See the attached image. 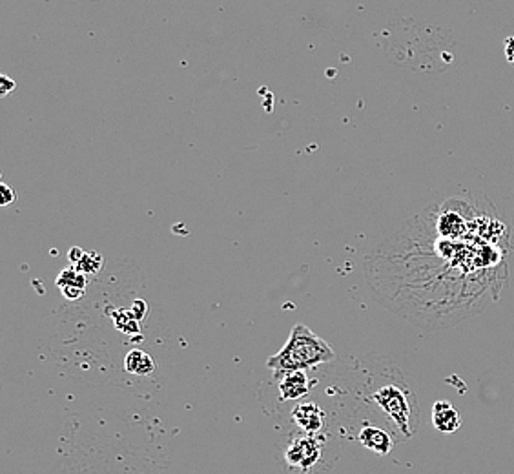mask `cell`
<instances>
[{
	"instance_id": "obj_1",
	"label": "cell",
	"mask_w": 514,
	"mask_h": 474,
	"mask_svg": "<svg viewBox=\"0 0 514 474\" xmlns=\"http://www.w3.org/2000/svg\"><path fill=\"white\" fill-rule=\"evenodd\" d=\"M334 359L336 352L325 339L314 334L309 326L296 325L283 349L268 358L267 367L276 374L287 371H310Z\"/></svg>"
},
{
	"instance_id": "obj_2",
	"label": "cell",
	"mask_w": 514,
	"mask_h": 474,
	"mask_svg": "<svg viewBox=\"0 0 514 474\" xmlns=\"http://www.w3.org/2000/svg\"><path fill=\"white\" fill-rule=\"evenodd\" d=\"M366 401L374 405L389 425L401 438H411L418 429V403L414 392L407 387L404 379H389L374 385L366 394Z\"/></svg>"
},
{
	"instance_id": "obj_3",
	"label": "cell",
	"mask_w": 514,
	"mask_h": 474,
	"mask_svg": "<svg viewBox=\"0 0 514 474\" xmlns=\"http://www.w3.org/2000/svg\"><path fill=\"white\" fill-rule=\"evenodd\" d=\"M288 474H325L336 462V450L329 434L294 431L283 450Z\"/></svg>"
},
{
	"instance_id": "obj_4",
	"label": "cell",
	"mask_w": 514,
	"mask_h": 474,
	"mask_svg": "<svg viewBox=\"0 0 514 474\" xmlns=\"http://www.w3.org/2000/svg\"><path fill=\"white\" fill-rule=\"evenodd\" d=\"M294 429L307 434H321L327 431V413L314 401H299L290 413Z\"/></svg>"
},
{
	"instance_id": "obj_5",
	"label": "cell",
	"mask_w": 514,
	"mask_h": 474,
	"mask_svg": "<svg viewBox=\"0 0 514 474\" xmlns=\"http://www.w3.org/2000/svg\"><path fill=\"white\" fill-rule=\"evenodd\" d=\"M279 378L277 381V392H279L281 401H297L307 398L312 391L314 381L309 378L307 371H287L276 374Z\"/></svg>"
},
{
	"instance_id": "obj_6",
	"label": "cell",
	"mask_w": 514,
	"mask_h": 474,
	"mask_svg": "<svg viewBox=\"0 0 514 474\" xmlns=\"http://www.w3.org/2000/svg\"><path fill=\"white\" fill-rule=\"evenodd\" d=\"M358 441L365 449L381 454V456H387L396 445L394 434L379 425H363L358 433Z\"/></svg>"
},
{
	"instance_id": "obj_7",
	"label": "cell",
	"mask_w": 514,
	"mask_h": 474,
	"mask_svg": "<svg viewBox=\"0 0 514 474\" xmlns=\"http://www.w3.org/2000/svg\"><path fill=\"white\" fill-rule=\"evenodd\" d=\"M432 425L436 427L440 433L453 434L460 431L461 416L458 408L451 401L440 400L432 407Z\"/></svg>"
},
{
	"instance_id": "obj_8",
	"label": "cell",
	"mask_w": 514,
	"mask_h": 474,
	"mask_svg": "<svg viewBox=\"0 0 514 474\" xmlns=\"http://www.w3.org/2000/svg\"><path fill=\"white\" fill-rule=\"evenodd\" d=\"M124 369L130 374L135 376H150L155 371V361L150 354H146L144 351H130L124 358Z\"/></svg>"
},
{
	"instance_id": "obj_9",
	"label": "cell",
	"mask_w": 514,
	"mask_h": 474,
	"mask_svg": "<svg viewBox=\"0 0 514 474\" xmlns=\"http://www.w3.org/2000/svg\"><path fill=\"white\" fill-rule=\"evenodd\" d=\"M57 284L61 289H66V287H77V289L84 290V284H86V277H84L83 272L78 270H73V268H66L64 272L58 276Z\"/></svg>"
},
{
	"instance_id": "obj_10",
	"label": "cell",
	"mask_w": 514,
	"mask_h": 474,
	"mask_svg": "<svg viewBox=\"0 0 514 474\" xmlns=\"http://www.w3.org/2000/svg\"><path fill=\"white\" fill-rule=\"evenodd\" d=\"M75 264H77L78 272L95 274L99 272L101 264H103V257H101L99 254H84Z\"/></svg>"
},
{
	"instance_id": "obj_11",
	"label": "cell",
	"mask_w": 514,
	"mask_h": 474,
	"mask_svg": "<svg viewBox=\"0 0 514 474\" xmlns=\"http://www.w3.org/2000/svg\"><path fill=\"white\" fill-rule=\"evenodd\" d=\"M115 325L117 329L123 330V332H128V334H132V332H137V330H139V325H137V321L133 319L132 314H126V312L117 314Z\"/></svg>"
},
{
	"instance_id": "obj_12",
	"label": "cell",
	"mask_w": 514,
	"mask_h": 474,
	"mask_svg": "<svg viewBox=\"0 0 514 474\" xmlns=\"http://www.w3.org/2000/svg\"><path fill=\"white\" fill-rule=\"evenodd\" d=\"M17 88L15 81L8 77V75H0V97H8L9 91H13Z\"/></svg>"
},
{
	"instance_id": "obj_13",
	"label": "cell",
	"mask_w": 514,
	"mask_h": 474,
	"mask_svg": "<svg viewBox=\"0 0 514 474\" xmlns=\"http://www.w3.org/2000/svg\"><path fill=\"white\" fill-rule=\"evenodd\" d=\"M13 201H17V192L9 188L6 182H2V199H0V205H2V207H8L9 202Z\"/></svg>"
},
{
	"instance_id": "obj_14",
	"label": "cell",
	"mask_w": 514,
	"mask_h": 474,
	"mask_svg": "<svg viewBox=\"0 0 514 474\" xmlns=\"http://www.w3.org/2000/svg\"><path fill=\"white\" fill-rule=\"evenodd\" d=\"M503 50H505L507 61H509L510 64L514 66V37L505 38V46H503Z\"/></svg>"
},
{
	"instance_id": "obj_15",
	"label": "cell",
	"mask_w": 514,
	"mask_h": 474,
	"mask_svg": "<svg viewBox=\"0 0 514 474\" xmlns=\"http://www.w3.org/2000/svg\"><path fill=\"white\" fill-rule=\"evenodd\" d=\"M62 294L68 297V299H77L84 294L83 289H77V287H66V289H62Z\"/></svg>"
},
{
	"instance_id": "obj_16",
	"label": "cell",
	"mask_w": 514,
	"mask_h": 474,
	"mask_svg": "<svg viewBox=\"0 0 514 474\" xmlns=\"http://www.w3.org/2000/svg\"><path fill=\"white\" fill-rule=\"evenodd\" d=\"M83 256H84V252H81L78 248H71L70 250V259L73 261V263H77V261L81 259Z\"/></svg>"
}]
</instances>
